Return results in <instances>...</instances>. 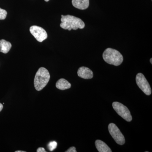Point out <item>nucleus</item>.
<instances>
[{"instance_id": "obj_16", "label": "nucleus", "mask_w": 152, "mask_h": 152, "mask_svg": "<svg viewBox=\"0 0 152 152\" xmlns=\"http://www.w3.org/2000/svg\"><path fill=\"white\" fill-rule=\"evenodd\" d=\"M37 152H46L45 149L43 148H39L37 150Z\"/></svg>"}, {"instance_id": "obj_20", "label": "nucleus", "mask_w": 152, "mask_h": 152, "mask_svg": "<svg viewBox=\"0 0 152 152\" xmlns=\"http://www.w3.org/2000/svg\"><path fill=\"white\" fill-rule=\"evenodd\" d=\"M45 1L48 2L49 1V0H45Z\"/></svg>"}, {"instance_id": "obj_13", "label": "nucleus", "mask_w": 152, "mask_h": 152, "mask_svg": "<svg viewBox=\"0 0 152 152\" xmlns=\"http://www.w3.org/2000/svg\"><path fill=\"white\" fill-rule=\"evenodd\" d=\"M57 146V143L56 141H52L50 142L48 145V148L50 151H53L56 149Z\"/></svg>"}, {"instance_id": "obj_19", "label": "nucleus", "mask_w": 152, "mask_h": 152, "mask_svg": "<svg viewBox=\"0 0 152 152\" xmlns=\"http://www.w3.org/2000/svg\"><path fill=\"white\" fill-rule=\"evenodd\" d=\"M152 58H151V59H150V62H151V64H152Z\"/></svg>"}, {"instance_id": "obj_17", "label": "nucleus", "mask_w": 152, "mask_h": 152, "mask_svg": "<svg viewBox=\"0 0 152 152\" xmlns=\"http://www.w3.org/2000/svg\"><path fill=\"white\" fill-rule=\"evenodd\" d=\"M3 108V105L2 104L0 103V112L2 110Z\"/></svg>"}, {"instance_id": "obj_18", "label": "nucleus", "mask_w": 152, "mask_h": 152, "mask_svg": "<svg viewBox=\"0 0 152 152\" xmlns=\"http://www.w3.org/2000/svg\"><path fill=\"white\" fill-rule=\"evenodd\" d=\"M15 152H26V151H16Z\"/></svg>"}, {"instance_id": "obj_5", "label": "nucleus", "mask_w": 152, "mask_h": 152, "mask_svg": "<svg viewBox=\"0 0 152 152\" xmlns=\"http://www.w3.org/2000/svg\"><path fill=\"white\" fill-rule=\"evenodd\" d=\"M108 130L110 134L117 144L120 145H123L125 144L124 137L116 125L111 123L109 125Z\"/></svg>"}, {"instance_id": "obj_6", "label": "nucleus", "mask_w": 152, "mask_h": 152, "mask_svg": "<svg viewBox=\"0 0 152 152\" xmlns=\"http://www.w3.org/2000/svg\"><path fill=\"white\" fill-rule=\"evenodd\" d=\"M136 83L140 88L146 95L149 96L151 94V89L148 82L145 76L141 73L137 74L136 77Z\"/></svg>"}, {"instance_id": "obj_1", "label": "nucleus", "mask_w": 152, "mask_h": 152, "mask_svg": "<svg viewBox=\"0 0 152 152\" xmlns=\"http://www.w3.org/2000/svg\"><path fill=\"white\" fill-rule=\"evenodd\" d=\"M61 21V27L69 31L72 29L77 30L79 28L82 29L85 27L84 22L81 19L71 15H62Z\"/></svg>"}, {"instance_id": "obj_8", "label": "nucleus", "mask_w": 152, "mask_h": 152, "mask_svg": "<svg viewBox=\"0 0 152 152\" xmlns=\"http://www.w3.org/2000/svg\"><path fill=\"white\" fill-rule=\"evenodd\" d=\"M77 75L80 77L84 79H91L94 77L92 71L86 67L82 66L78 70Z\"/></svg>"}, {"instance_id": "obj_14", "label": "nucleus", "mask_w": 152, "mask_h": 152, "mask_svg": "<svg viewBox=\"0 0 152 152\" xmlns=\"http://www.w3.org/2000/svg\"><path fill=\"white\" fill-rule=\"evenodd\" d=\"M7 15V11L0 8V20H3L5 19Z\"/></svg>"}, {"instance_id": "obj_12", "label": "nucleus", "mask_w": 152, "mask_h": 152, "mask_svg": "<svg viewBox=\"0 0 152 152\" xmlns=\"http://www.w3.org/2000/svg\"><path fill=\"white\" fill-rule=\"evenodd\" d=\"M12 44L4 39L0 40V52L6 54L8 53L12 48Z\"/></svg>"}, {"instance_id": "obj_2", "label": "nucleus", "mask_w": 152, "mask_h": 152, "mask_svg": "<svg viewBox=\"0 0 152 152\" xmlns=\"http://www.w3.org/2000/svg\"><path fill=\"white\" fill-rule=\"evenodd\" d=\"M102 56L106 63L115 66L120 65L124 61L122 55L118 51L111 48L106 49Z\"/></svg>"}, {"instance_id": "obj_7", "label": "nucleus", "mask_w": 152, "mask_h": 152, "mask_svg": "<svg viewBox=\"0 0 152 152\" xmlns=\"http://www.w3.org/2000/svg\"><path fill=\"white\" fill-rule=\"evenodd\" d=\"M30 31L32 35L39 42H42L48 37V34L42 28L37 26H33L30 28Z\"/></svg>"}, {"instance_id": "obj_15", "label": "nucleus", "mask_w": 152, "mask_h": 152, "mask_svg": "<svg viewBox=\"0 0 152 152\" xmlns=\"http://www.w3.org/2000/svg\"><path fill=\"white\" fill-rule=\"evenodd\" d=\"M66 152H77L75 147H72L69 149L67 151H66Z\"/></svg>"}, {"instance_id": "obj_4", "label": "nucleus", "mask_w": 152, "mask_h": 152, "mask_svg": "<svg viewBox=\"0 0 152 152\" xmlns=\"http://www.w3.org/2000/svg\"><path fill=\"white\" fill-rule=\"evenodd\" d=\"M113 107L120 116L128 122H130L132 120V115L129 109L126 106L118 102H114Z\"/></svg>"}, {"instance_id": "obj_9", "label": "nucleus", "mask_w": 152, "mask_h": 152, "mask_svg": "<svg viewBox=\"0 0 152 152\" xmlns=\"http://www.w3.org/2000/svg\"><path fill=\"white\" fill-rule=\"evenodd\" d=\"M72 4L77 9L86 10L89 6V0H72Z\"/></svg>"}, {"instance_id": "obj_3", "label": "nucleus", "mask_w": 152, "mask_h": 152, "mask_svg": "<svg viewBox=\"0 0 152 152\" xmlns=\"http://www.w3.org/2000/svg\"><path fill=\"white\" fill-rule=\"evenodd\" d=\"M50 75L48 71L45 68L41 67L36 74L34 80L35 88L37 91H40L45 88L50 80Z\"/></svg>"}, {"instance_id": "obj_11", "label": "nucleus", "mask_w": 152, "mask_h": 152, "mask_svg": "<svg viewBox=\"0 0 152 152\" xmlns=\"http://www.w3.org/2000/svg\"><path fill=\"white\" fill-rule=\"evenodd\" d=\"M56 87L58 89L65 90L69 89L71 87V84L65 79L61 78L57 82Z\"/></svg>"}, {"instance_id": "obj_10", "label": "nucleus", "mask_w": 152, "mask_h": 152, "mask_svg": "<svg viewBox=\"0 0 152 152\" xmlns=\"http://www.w3.org/2000/svg\"><path fill=\"white\" fill-rule=\"evenodd\" d=\"M95 145L98 151L99 152H112L110 147L104 142L97 140L95 142Z\"/></svg>"}]
</instances>
